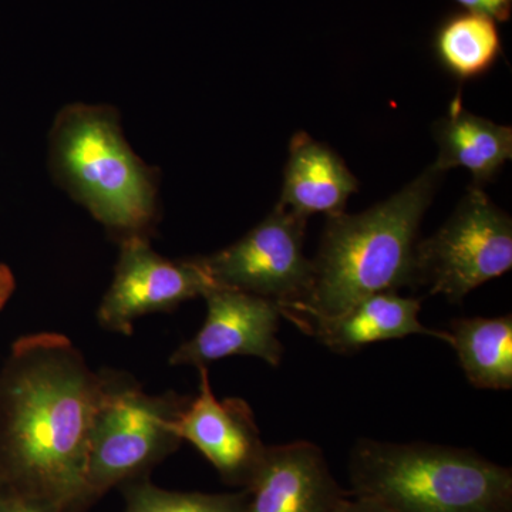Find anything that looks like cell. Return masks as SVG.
Returning <instances> with one entry per match:
<instances>
[{"label": "cell", "mask_w": 512, "mask_h": 512, "mask_svg": "<svg viewBox=\"0 0 512 512\" xmlns=\"http://www.w3.org/2000/svg\"><path fill=\"white\" fill-rule=\"evenodd\" d=\"M332 512H393L386 505L377 503L372 498L366 497H348L343 498Z\"/></svg>", "instance_id": "ffe728a7"}, {"label": "cell", "mask_w": 512, "mask_h": 512, "mask_svg": "<svg viewBox=\"0 0 512 512\" xmlns=\"http://www.w3.org/2000/svg\"><path fill=\"white\" fill-rule=\"evenodd\" d=\"M53 177L113 237L150 238L158 218L157 173L131 150L109 106L70 104L49 137Z\"/></svg>", "instance_id": "3957f363"}, {"label": "cell", "mask_w": 512, "mask_h": 512, "mask_svg": "<svg viewBox=\"0 0 512 512\" xmlns=\"http://www.w3.org/2000/svg\"><path fill=\"white\" fill-rule=\"evenodd\" d=\"M420 311V299L384 291L360 299L332 318L302 320L295 325L338 355H352L373 343L412 335L448 342L447 330L426 328L420 322Z\"/></svg>", "instance_id": "7c38bea8"}, {"label": "cell", "mask_w": 512, "mask_h": 512, "mask_svg": "<svg viewBox=\"0 0 512 512\" xmlns=\"http://www.w3.org/2000/svg\"><path fill=\"white\" fill-rule=\"evenodd\" d=\"M124 512H247L249 491L207 494L171 491L141 478L120 488Z\"/></svg>", "instance_id": "e0dca14e"}, {"label": "cell", "mask_w": 512, "mask_h": 512, "mask_svg": "<svg viewBox=\"0 0 512 512\" xmlns=\"http://www.w3.org/2000/svg\"><path fill=\"white\" fill-rule=\"evenodd\" d=\"M431 47L441 69L460 82L485 76L503 55L495 20L466 9L441 20Z\"/></svg>", "instance_id": "2e32d148"}, {"label": "cell", "mask_w": 512, "mask_h": 512, "mask_svg": "<svg viewBox=\"0 0 512 512\" xmlns=\"http://www.w3.org/2000/svg\"><path fill=\"white\" fill-rule=\"evenodd\" d=\"M198 372L200 392L188 402L175 430L181 441H188L210 461L225 484L248 490L268 448L261 439L254 412L239 397L218 400L208 367H198Z\"/></svg>", "instance_id": "30bf717a"}, {"label": "cell", "mask_w": 512, "mask_h": 512, "mask_svg": "<svg viewBox=\"0 0 512 512\" xmlns=\"http://www.w3.org/2000/svg\"><path fill=\"white\" fill-rule=\"evenodd\" d=\"M306 222L308 218L276 204L235 244L195 259L217 288L271 299L279 308L298 305L313 281V261L303 252Z\"/></svg>", "instance_id": "52a82bcc"}, {"label": "cell", "mask_w": 512, "mask_h": 512, "mask_svg": "<svg viewBox=\"0 0 512 512\" xmlns=\"http://www.w3.org/2000/svg\"><path fill=\"white\" fill-rule=\"evenodd\" d=\"M352 495L393 512H512V470L467 448L360 439Z\"/></svg>", "instance_id": "277c9868"}, {"label": "cell", "mask_w": 512, "mask_h": 512, "mask_svg": "<svg viewBox=\"0 0 512 512\" xmlns=\"http://www.w3.org/2000/svg\"><path fill=\"white\" fill-rule=\"evenodd\" d=\"M217 288L197 259L171 261L154 251L150 238L120 241V254L110 288L101 299L97 322L104 330L131 335L134 322L178 306Z\"/></svg>", "instance_id": "ba28073f"}, {"label": "cell", "mask_w": 512, "mask_h": 512, "mask_svg": "<svg viewBox=\"0 0 512 512\" xmlns=\"http://www.w3.org/2000/svg\"><path fill=\"white\" fill-rule=\"evenodd\" d=\"M441 175L430 165L370 210L326 218L311 291L298 305L279 308L282 318L293 323L332 318L373 293L416 288L417 235Z\"/></svg>", "instance_id": "7a4b0ae2"}, {"label": "cell", "mask_w": 512, "mask_h": 512, "mask_svg": "<svg viewBox=\"0 0 512 512\" xmlns=\"http://www.w3.org/2000/svg\"><path fill=\"white\" fill-rule=\"evenodd\" d=\"M103 372L62 333L12 343L0 367V487L86 512L90 431Z\"/></svg>", "instance_id": "6da1fadb"}, {"label": "cell", "mask_w": 512, "mask_h": 512, "mask_svg": "<svg viewBox=\"0 0 512 512\" xmlns=\"http://www.w3.org/2000/svg\"><path fill=\"white\" fill-rule=\"evenodd\" d=\"M248 491L247 512H332L348 497L323 451L309 441L268 446Z\"/></svg>", "instance_id": "8fae6325"}, {"label": "cell", "mask_w": 512, "mask_h": 512, "mask_svg": "<svg viewBox=\"0 0 512 512\" xmlns=\"http://www.w3.org/2000/svg\"><path fill=\"white\" fill-rule=\"evenodd\" d=\"M448 345L468 382L477 389H512V316L451 322Z\"/></svg>", "instance_id": "9a60e30c"}, {"label": "cell", "mask_w": 512, "mask_h": 512, "mask_svg": "<svg viewBox=\"0 0 512 512\" xmlns=\"http://www.w3.org/2000/svg\"><path fill=\"white\" fill-rule=\"evenodd\" d=\"M434 137L439 146L440 173L461 167L473 177V187L483 188L512 158V128L470 113L458 92L447 116L437 121Z\"/></svg>", "instance_id": "5bb4252c"}, {"label": "cell", "mask_w": 512, "mask_h": 512, "mask_svg": "<svg viewBox=\"0 0 512 512\" xmlns=\"http://www.w3.org/2000/svg\"><path fill=\"white\" fill-rule=\"evenodd\" d=\"M16 289V279L8 265L0 262V312L8 305Z\"/></svg>", "instance_id": "44dd1931"}, {"label": "cell", "mask_w": 512, "mask_h": 512, "mask_svg": "<svg viewBox=\"0 0 512 512\" xmlns=\"http://www.w3.org/2000/svg\"><path fill=\"white\" fill-rule=\"evenodd\" d=\"M207 316L194 338L171 353V366L208 367L231 356H252L278 367L284 346L278 303L252 293L212 288L204 295Z\"/></svg>", "instance_id": "9c48e42d"}, {"label": "cell", "mask_w": 512, "mask_h": 512, "mask_svg": "<svg viewBox=\"0 0 512 512\" xmlns=\"http://www.w3.org/2000/svg\"><path fill=\"white\" fill-rule=\"evenodd\" d=\"M103 372V390L87 453L86 484L92 503L113 488L150 478L180 448L175 424L191 397L148 394L127 373Z\"/></svg>", "instance_id": "5b68a950"}, {"label": "cell", "mask_w": 512, "mask_h": 512, "mask_svg": "<svg viewBox=\"0 0 512 512\" xmlns=\"http://www.w3.org/2000/svg\"><path fill=\"white\" fill-rule=\"evenodd\" d=\"M0 512H63L55 505L0 487Z\"/></svg>", "instance_id": "ac0fdd59"}, {"label": "cell", "mask_w": 512, "mask_h": 512, "mask_svg": "<svg viewBox=\"0 0 512 512\" xmlns=\"http://www.w3.org/2000/svg\"><path fill=\"white\" fill-rule=\"evenodd\" d=\"M359 181L336 151L301 131L289 144L284 187L278 204L301 217L345 212Z\"/></svg>", "instance_id": "4fadbf2b"}, {"label": "cell", "mask_w": 512, "mask_h": 512, "mask_svg": "<svg viewBox=\"0 0 512 512\" xmlns=\"http://www.w3.org/2000/svg\"><path fill=\"white\" fill-rule=\"evenodd\" d=\"M511 268V217L483 188L471 187L446 224L416 245L417 286L454 303Z\"/></svg>", "instance_id": "8992f818"}, {"label": "cell", "mask_w": 512, "mask_h": 512, "mask_svg": "<svg viewBox=\"0 0 512 512\" xmlns=\"http://www.w3.org/2000/svg\"><path fill=\"white\" fill-rule=\"evenodd\" d=\"M470 12L490 16L495 22H508L512 13V0H456Z\"/></svg>", "instance_id": "d6986e66"}]
</instances>
